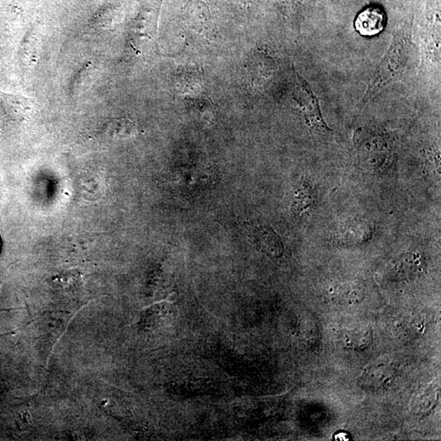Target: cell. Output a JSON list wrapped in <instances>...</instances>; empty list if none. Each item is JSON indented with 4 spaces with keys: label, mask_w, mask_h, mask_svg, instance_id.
Here are the masks:
<instances>
[{
    "label": "cell",
    "mask_w": 441,
    "mask_h": 441,
    "mask_svg": "<svg viewBox=\"0 0 441 441\" xmlns=\"http://www.w3.org/2000/svg\"><path fill=\"white\" fill-rule=\"evenodd\" d=\"M330 297L338 304L355 305L364 300L365 290L359 283H343L332 287Z\"/></svg>",
    "instance_id": "5b68a950"
},
{
    "label": "cell",
    "mask_w": 441,
    "mask_h": 441,
    "mask_svg": "<svg viewBox=\"0 0 441 441\" xmlns=\"http://www.w3.org/2000/svg\"><path fill=\"white\" fill-rule=\"evenodd\" d=\"M335 438L337 440H348L350 435L348 432H339L335 435Z\"/></svg>",
    "instance_id": "30bf717a"
},
{
    "label": "cell",
    "mask_w": 441,
    "mask_h": 441,
    "mask_svg": "<svg viewBox=\"0 0 441 441\" xmlns=\"http://www.w3.org/2000/svg\"><path fill=\"white\" fill-rule=\"evenodd\" d=\"M0 106L8 116L24 118L31 109L30 100L20 95L0 92Z\"/></svg>",
    "instance_id": "8992f818"
},
{
    "label": "cell",
    "mask_w": 441,
    "mask_h": 441,
    "mask_svg": "<svg viewBox=\"0 0 441 441\" xmlns=\"http://www.w3.org/2000/svg\"><path fill=\"white\" fill-rule=\"evenodd\" d=\"M412 49L410 26L405 24L394 32L392 44L368 84L367 91L359 103L360 105L370 103L388 84L399 80L409 64Z\"/></svg>",
    "instance_id": "6da1fadb"
},
{
    "label": "cell",
    "mask_w": 441,
    "mask_h": 441,
    "mask_svg": "<svg viewBox=\"0 0 441 441\" xmlns=\"http://www.w3.org/2000/svg\"><path fill=\"white\" fill-rule=\"evenodd\" d=\"M315 198V191L309 183H303L298 185L294 191L292 211L296 214L302 215L313 206Z\"/></svg>",
    "instance_id": "52a82bcc"
},
{
    "label": "cell",
    "mask_w": 441,
    "mask_h": 441,
    "mask_svg": "<svg viewBox=\"0 0 441 441\" xmlns=\"http://www.w3.org/2000/svg\"><path fill=\"white\" fill-rule=\"evenodd\" d=\"M408 1H412V0H408Z\"/></svg>",
    "instance_id": "7c38bea8"
},
{
    "label": "cell",
    "mask_w": 441,
    "mask_h": 441,
    "mask_svg": "<svg viewBox=\"0 0 441 441\" xmlns=\"http://www.w3.org/2000/svg\"><path fill=\"white\" fill-rule=\"evenodd\" d=\"M296 88L293 99L296 101L305 122L308 126L331 131L327 126L320 110V101L310 84L298 74H296Z\"/></svg>",
    "instance_id": "7a4b0ae2"
},
{
    "label": "cell",
    "mask_w": 441,
    "mask_h": 441,
    "mask_svg": "<svg viewBox=\"0 0 441 441\" xmlns=\"http://www.w3.org/2000/svg\"><path fill=\"white\" fill-rule=\"evenodd\" d=\"M435 400V393H433L431 389H427L426 392L417 395L414 402L415 410L418 412H424V411L431 409Z\"/></svg>",
    "instance_id": "9c48e42d"
},
{
    "label": "cell",
    "mask_w": 441,
    "mask_h": 441,
    "mask_svg": "<svg viewBox=\"0 0 441 441\" xmlns=\"http://www.w3.org/2000/svg\"><path fill=\"white\" fill-rule=\"evenodd\" d=\"M395 377V370L392 365L378 362L366 368L360 377V383L365 389L376 392L392 386Z\"/></svg>",
    "instance_id": "3957f363"
},
{
    "label": "cell",
    "mask_w": 441,
    "mask_h": 441,
    "mask_svg": "<svg viewBox=\"0 0 441 441\" xmlns=\"http://www.w3.org/2000/svg\"><path fill=\"white\" fill-rule=\"evenodd\" d=\"M387 25V14L380 7L369 6L362 10L355 19L354 26L360 36L372 37L381 33Z\"/></svg>",
    "instance_id": "277c9868"
},
{
    "label": "cell",
    "mask_w": 441,
    "mask_h": 441,
    "mask_svg": "<svg viewBox=\"0 0 441 441\" xmlns=\"http://www.w3.org/2000/svg\"><path fill=\"white\" fill-rule=\"evenodd\" d=\"M389 1L392 3H397L398 0H389Z\"/></svg>",
    "instance_id": "8fae6325"
},
{
    "label": "cell",
    "mask_w": 441,
    "mask_h": 441,
    "mask_svg": "<svg viewBox=\"0 0 441 441\" xmlns=\"http://www.w3.org/2000/svg\"><path fill=\"white\" fill-rule=\"evenodd\" d=\"M372 339V332L369 328H359L345 333L344 343L350 348H360L367 346Z\"/></svg>",
    "instance_id": "ba28073f"
}]
</instances>
